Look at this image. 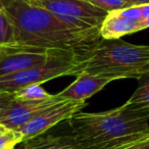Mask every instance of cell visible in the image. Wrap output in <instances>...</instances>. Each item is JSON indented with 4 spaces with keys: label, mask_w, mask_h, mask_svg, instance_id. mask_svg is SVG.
I'll list each match as a JSON object with an SVG mask.
<instances>
[{
    "label": "cell",
    "mask_w": 149,
    "mask_h": 149,
    "mask_svg": "<svg viewBox=\"0 0 149 149\" xmlns=\"http://www.w3.org/2000/svg\"><path fill=\"white\" fill-rule=\"evenodd\" d=\"M138 26H139V30L142 31V30L148 29L149 28V17L147 19H143L141 21L138 22Z\"/></svg>",
    "instance_id": "cell-21"
},
{
    "label": "cell",
    "mask_w": 149,
    "mask_h": 149,
    "mask_svg": "<svg viewBox=\"0 0 149 149\" xmlns=\"http://www.w3.org/2000/svg\"><path fill=\"white\" fill-rule=\"evenodd\" d=\"M149 138V134L145 135H136V136L129 137V138L123 140L120 143L116 144V146L111 147L110 149H132L138 146L139 144L143 143Z\"/></svg>",
    "instance_id": "cell-17"
},
{
    "label": "cell",
    "mask_w": 149,
    "mask_h": 149,
    "mask_svg": "<svg viewBox=\"0 0 149 149\" xmlns=\"http://www.w3.org/2000/svg\"><path fill=\"white\" fill-rule=\"evenodd\" d=\"M6 1L7 0H0V6L2 7V8H3V6H4L5 3H6Z\"/></svg>",
    "instance_id": "cell-25"
},
{
    "label": "cell",
    "mask_w": 149,
    "mask_h": 149,
    "mask_svg": "<svg viewBox=\"0 0 149 149\" xmlns=\"http://www.w3.org/2000/svg\"><path fill=\"white\" fill-rule=\"evenodd\" d=\"M0 8H2V7H1V6H0Z\"/></svg>",
    "instance_id": "cell-26"
},
{
    "label": "cell",
    "mask_w": 149,
    "mask_h": 149,
    "mask_svg": "<svg viewBox=\"0 0 149 149\" xmlns=\"http://www.w3.org/2000/svg\"><path fill=\"white\" fill-rule=\"evenodd\" d=\"M62 100L64 99L60 97L58 93L54 95L51 94L49 98L38 101H19L15 99L5 112L0 124L7 129L19 131L42 111Z\"/></svg>",
    "instance_id": "cell-8"
},
{
    "label": "cell",
    "mask_w": 149,
    "mask_h": 149,
    "mask_svg": "<svg viewBox=\"0 0 149 149\" xmlns=\"http://www.w3.org/2000/svg\"><path fill=\"white\" fill-rule=\"evenodd\" d=\"M86 105H87L86 101L64 99L42 111L19 131L23 134L24 141L29 140L44 134L50 128L56 126L63 120H70Z\"/></svg>",
    "instance_id": "cell-6"
},
{
    "label": "cell",
    "mask_w": 149,
    "mask_h": 149,
    "mask_svg": "<svg viewBox=\"0 0 149 149\" xmlns=\"http://www.w3.org/2000/svg\"><path fill=\"white\" fill-rule=\"evenodd\" d=\"M118 13L123 15V17L130 19L132 21L139 22L142 19V9H141V5H131L126 8L118 9Z\"/></svg>",
    "instance_id": "cell-18"
},
{
    "label": "cell",
    "mask_w": 149,
    "mask_h": 149,
    "mask_svg": "<svg viewBox=\"0 0 149 149\" xmlns=\"http://www.w3.org/2000/svg\"><path fill=\"white\" fill-rule=\"evenodd\" d=\"M3 8L13 24L19 45L68 51L86 59L102 40L99 30L72 29L54 13L26 0H7Z\"/></svg>",
    "instance_id": "cell-1"
},
{
    "label": "cell",
    "mask_w": 149,
    "mask_h": 149,
    "mask_svg": "<svg viewBox=\"0 0 149 149\" xmlns=\"http://www.w3.org/2000/svg\"><path fill=\"white\" fill-rule=\"evenodd\" d=\"M138 81V87L127 103L149 116V72L143 74Z\"/></svg>",
    "instance_id": "cell-12"
},
{
    "label": "cell",
    "mask_w": 149,
    "mask_h": 149,
    "mask_svg": "<svg viewBox=\"0 0 149 149\" xmlns=\"http://www.w3.org/2000/svg\"><path fill=\"white\" fill-rule=\"evenodd\" d=\"M113 80L110 78L82 72L77 76V79L65 89L59 92L58 95L63 99L86 101L94 94L101 91L106 85H108Z\"/></svg>",
    "instance_id": "cell-10"
},
{
    "label": "cell",
    "mask_w": 149,
    "mask_h": 149,
    "mask_svg": "<svg viewBox=\"0 0 149 149\" xmlns=\"http://www.w3.org/2000/svg\"><path fill=\"white\" fill-rule=\"evenodd\" d=\"M13 98L19 101H38L49 98L51 94L46 92V90L39 84L28 85L13 93Z\"/></svg>",
    "instance_id": "cell-13"
},
{
    "label": "cell",
    "mask_w": 149,
    "mask_h": 149,
    "mask_svg": "<svg viewBox=\"0 0 149 149\" xmlns=\"http://www.w3.org/2000/svg\"><path fill=\"white\" fill-rule=\"evenodd\" d=\"M87 1L106 13H111L130 6L125 0H87Z\"/></svg>",
    "instance_id": "cell-16"
},
{
    "label": "cell",
    "mask_w": 149,
    "mask_h": 149,
    "mask_svg": "<svg viewBox=\"0 0 149 149\" xmlns=\"http://www.w3.org/2000/svg\"><path fill=\"white\" fill-rule=\"evenodd\" d=\"M132 149H149V138L147 139L146 141H144L143 143H141L138 146L134 147V148H132Z\"/></svg>",
    "instance_id": "cell-23"
},
{
    "label": "cell",
    "mask_w": 149,
    "mask_h": 149,
    "mask_svg": "<svg viewBox=\"0 0 149 149\" xmlns=\"http://www.w3.org/2000/svg\"><path fill=\"white\" fill-rule=\"evenodd\" d=\"M149 116L129 103L102 112H78L70 120L72 134L92 143H108L149 134Z\"/></svg>",
    "instance_id": "cell-2"
},
{
    "label": "cell",
    "mask_w": 149,
    "mask_h": 149,
    "mask_svg": "<svg viewBox=\"0 0 149 149\" xmlns=\"http://www.w3.org/2000/svg\"><path fill=\"white\" fill-rule=\"evenodd\" d=\"M141 9H142V19L149 17V4L141 5Z\"/></svg>",
    "instance_id": "cell-22"
},
{
    "label": "cell",
    "mask_w": 149,
    "mask_h": 149,
    "mask_svg": "<svg viewBox=\"0 0 149 149\" xmlns=\"http://www.w3.org/2000/svg\"><path fill=\"white\" fill-rule=\"evenodd\" d=\"M84 72L113 81L138 80L149 72V45L102 39L84 61Z\"/></svg>",
    "instance_id": "cell-3"
},
{
    "label": "cell",
    "mask_w": 149,
    "mask_h": 149,
    "mask_svg": "<svg viewBox=\"0 0 149 149\" xmlns=\"http://www.w3.org/2000/svg\"><path fill=\"white\" fill-rule=\"evenodd\" d=\"M15 43V28L4 8H0V48Z\"/></svg>",
    "instance_id": "cell-14"
},
{
    "label": "cell",
    "mask_w": 149,
    "mask_h": 149,
    "mask_svg": "<svg viewBox=\"0 0 149 149\" xmlns=\"http://www.w3.org/2000/svg\"><path fill=\"white\" fill-rule=\"evenodd\" d=\"M139 31L138 22L123 17L118 10L107 13L99 29L103 40H116Z\"/></svg>",
    "instance_id": "cell-11"
},
{
    "label": "cell",
    "mask_w": 149,
    "mask_h": 149,
    "mask_svg": "<svg viewBox=\"0 0 149 149\" xmlns=\"http://www.w3.org/2000/svg\"><path fill=\"white\" fill-rule=\"evenodd\" d=\"M56 15L74 17L95 26H101L107 13L94 6L87 0H26Z\"/></svg>",
    "instance_id": "cell-7"
},
{
    "label": "cell",
    "mask_w": 149,
    "mask_h": 149,
    "mask_svg": "<svg viewBox=\"0 0 149 149\" xmlns=\"http://www.w3.org/2000/svg\"><path fill=\"white\" fill-rule=\"evenodd\" d=\"M132 137V136H131ZM129 138V137H128ZM127 139V138H125ZM125 139L108 143H92L83 140L74 134L39 135L24 141L25 149H110Z\"/></svg>",
    "instance_id": "cell-9"
},
{
    "label": "cell",
    "mask_w": 149,
    "mask_h": 149,
    "mask_svg": "<svg viewBox=\"0 0 149 149\" xmlns=\"http://www.w3.org/2000/svg\"><path fill=\"white\" fill-rule=\"evenodd\" d=\"M13 100H15V98H13V93L0 90V122L3 118L5 112L7 111Z\"/></svg>",
    "instance_id": "cell-19"
},
{
    "label": "cell",
    "mask_w": 149,
    "mask_h": 149,
    "mask_svg": "<svg viewBox=\"0 0 149 149\" xmlns=\"http://www.w3.org/2000/svg\"><path fill=\"white\" fill-rule=\"evenodd\" d=\"M6 130H7V128H6V127H4V126H3V125H1V124H0V135H1V134H3V133H4Z\"/></svg>",
    "instance_id": "cell-24"
},
{
    "label": "cell",
    "mask_w": 149,
    "mask_h": 149,
    "mask_svg": "<svg viewBox=\"0 0 149 149\" xmlns=\"http://www.w3.org/2000/svg\"><path fill=\"white\" fill-rule=\"evenodd\" d=\"M85 59L68 51L58 50L45 63L0 77V90L13 93L32 84L42 85L65 76H78L84 72Z\"/></svg>",
    "instance_id": "cell-4"
},
{
    "label": "cell",
    "mask_w": 149,
    "mask_h": 149,
    "mask_svg": "<svg viewBox=\"0 0 149 149\" xmlns=\"http://www.w3.org/2000/svg\"><path fill=\"white\" fill-rule=\"evenodd\" d=\"M21 142H24V136L19 131L7 129L0 135V149H13Z\"/></svg>",
    "instance_id": "cell-15"
},
{
    "label": "cell",
    "mask_w": 149,
    "mask_h": 149,
    "mask_svg": "<svg viewBox=\"0 0 149 149\" xmlns=\"http://www.w3.org/2000/svg\"><path fill=\"white\" fill-rule=\"evenodd\" d=\"M129 5H145L149 4V0H125Z\"/></svg>",
    "instance_id": "cell-20"
},
{
    "label": "cell",
    "mask_w": 149,
    "mask_h": 149,
    "mask_svg": "<svg viewBox=\"0 0 149 149\" xmlns=\"http://www.w3.org/2000/svg\"><path fill=\"white\" fill-rule=\"evenodd\" d=\"M56 51L15 43L0 48V77L45 63Z\"/></svg>",
    "instance_id": "cell-5"
}]
</instances>
